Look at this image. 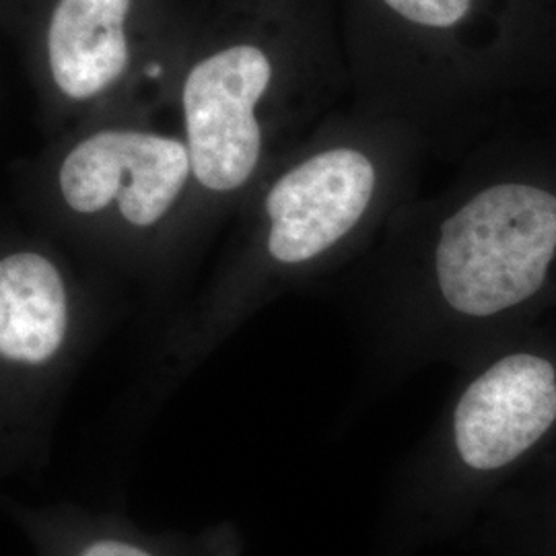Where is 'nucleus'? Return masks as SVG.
I'll return each instance as SVG.
<instances>
[{"mask_svg": "<svg viewBox=\"0 0 556 556\" xmlns=\"http://www.w3.org/2000/svg\"><path fill=\"white\" fill-rule=\"evenodd\" d=\"M165 112H122L50 139L27 174L34 208L79 252L160 280L199 236L188 144Z\"/></svg>", "mask_w": 556, "mask_h": 556, "instance_id": "2", "label": "nucleus"}, {"mask_svg": "<svg viewBox=\"0 0 556 556\" xmlns=\"http://www.w3.org/2000/svg\"><path fill=\"white\" fill-rule=\"evenodd\" d=\"M103 318L98 287L50 239L0 238V482L48 462Z\"/></svg>", "mask_w": 556, "mask_h": 556, "instance_id": "3", "label": "nucleus"}, {"mask_svg": "<svg viewBox=\"0 0 556 556\" xmlns=\"http://www.w3.org/2000/svg\"><path fill=\"white\" fill-rule=\"evenodd\" d=\"M376 160L351 142L275 163L233 211L211 275L163 330L149 392L167 394L301 270L334 252L378 197Z\"/></svg>", "mask_w": 556, "mask_h": 556, "instance_id": "1", "label": "nucleus"}, {"mask_svg": "<svg viewBox=\"0 0 556 556\" xmlns=\"http://www.w3.org/2000/svg\"><path fill=\"white\" fill-rule=\"evenodd\" d=\"M556 254V197L528 184H498L443 223L435 270L445 301L486 318L542 287Z\"/></svg>", "mask_w": 556, "mask_h": 556, "instance_id": "5", "label": "nucleus"}, {"mask_svg": "<svg viewBox=\"0 0 556 556\" xmlns=\"http://www.w3.org/2000/svg\"><path fill=\"white\" fill-rule=\"evenodd\" d=\"M36 556H241L239 532L220 523L199 534H153L118 511L87 509L73 503L29 505L0 497Z\"/></svg>", "mask_w": 556, "mask_h": 556, "instance_id": "7", "label": "nucleus"}, {"mask_svg": "<svg viewBox=\"0 0 556 556\" xmlns=\"http://www.w3.org/2000/svg\"><path fill=\"white\" fill-rule=\"evenodd\" d=\"M556 418V374L546 358H501L466 390L456 408L462 459L495 470L542 438Z\"/></svg>", "mask_w": 556, "mask_h": 556, "instance_id": "6", "label": "nucleus"}, {"mask_svg": "<svg viewBox=\"0 0 556 556\" xmlns=\"http://www.w3.org/2000/svg\"><path fill=\"white\" fill-rule=\"evenodd\" d=\"M472 0H383L406 21L427 27H452L464 20Z\"/></svg>", "mask_w": 556, "mask_h": 556, "instance_id": "8", "label": "nucleus"}, {"mask_svg": "<svg viewBox=\"0 0 556 556\" xmlns=\"http://www.w3.org/2000/svg\"><path fill=\"white\" fill-rule=\"evenodd\" d=\"M139 0H50L29 73L48 137L122 112H165L178 64L144 54Z\"/></svg>", "mask_w": 556, "mask_h": 556, "instance_id": "4", "label": "nucleus"}]
</instances>
